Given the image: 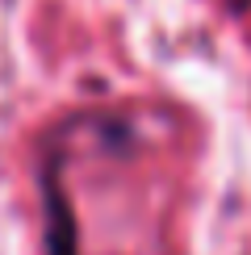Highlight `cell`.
Returning a JSON list of instances; mask_svg holds the SVG:
<instances>
[{
  "label": "cell",
  "mask_w": 251,
  "mask_h": 255,
  "mask_svg": "<svg viewBox=\"0 0 251 255\" xmlns=\"http://www.w3.org/2000/svg\"><path fill=\"white\" fill-rule=\"evenodd\" d=\"M42 222H46V255H80L76 214H71L67 188H63V155L50 151L42 163Z\"/></svg>",
  "instance_id": "1"
}]
</instances>
